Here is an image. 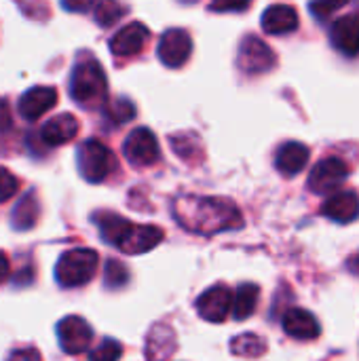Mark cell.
Wrapping results in <instances>:
<instances>
[{
    "label": "cell",
    "mask_w": 359,
    "mask_h": 361,
    "mask_svg": "<svg viewBox=\"0 0 359 361\" xmlns=\"http://www.w3.org/2000/svg\"><path fill=\"white\" fill-rule=\"evenodd\" d=\"M174 216L182 224V228L207 237L243 226V216L239 207L224 197L182 195L174 203Z\"/></svg>",
    "instance_id": "1"
},
{
    "label": "cell",
    "mask_w": 359,
    "mask_h": 361,
    "mask_svg": "<svg viewBox=\"0 0 359 361\" xmlns=\"http://www.w3.org/2000/svg\"><path fill=\"white\" fill-rule=\"evenodd\" d=\"M93 220L99 226L102 239L129 256L146 254V252L154 250L165 237V233L159 226L133 224V222H129L116 214H110V212H102V214L93 216Z\"/></svg>",
    "instance_id": "2"
},
{
    "label": "cell",
    "mask_w": 359,
    "mask_h": 361,
    "mask_svg": "<svg viewBox=\"0 0 359 361\" xmlns=\"http://www.w3.org/2000/svg\"><path fill=\"white\" fill-rule=\"evenodd\" d=\"M106 72L93 57H83L76 61L70 76V95L80 106H97L106 97Z\"/></svg>",
    "instance_id": "3"
},
{
    "label": "cell",
    "mask_w": 359,
    "mask_h": 361,
    "mask_svg": "<svg viewBox=\"0 0 359 361\" xmlns=\"http://www.w3.org/2000/svg\"><path fill=\"white\" fill-rule=\"evenodd\" d=\"M97 252L89 247H74L59 256L55 264V279L61 288H80L89 283L97 271Z\"/></svg>",
    "instance_id": "4"
},
{
    "label": "cell",
    "mask_w": 359,
    "mask_h": 361,
    "mask_svg": "<svg viewBox=\"0 0 359 361\" xmlns=\"http://www.w3.org/2000/svg\"><path fill=\"white\" fill-rule=\"evenodd\" d=\"M76 163H78L80 176L91 184L104 182L116 169L114 152L106 144H102L99 140L83 142L76 150Z\"/></svg>",
    "instance_id": "5"
},
{
    "label": "cell",
    "mask_w": 359,
    "mask_h": 361,
    "mask_svg": "<svg viewBox=\"0 0 359 361\" xmlns=\"http://www.w3.org/2000/svg\"><path fill=\"white\" fill-rule=\"evenodd\" d=\"M123 152H125V159L135 167H148L161 159L157 135L146 127H138L127 135Z\"/></svg>",
    "instance_id": "6"
},
{
    "label": "cell",
    "mask_w": 359,
    "mask_h": 361,
    "mask_svg": "<svg viewBox=\"0 0 359 361\" xmlns=\"http://www.w3.org/2000/svg\"><path fill=\"white\" fill-rule=\"evenodd\" d=\"M57 341L63 353L68 355H78L85 353L93 341V330L91 326L76 315H68L57 324Z\"/></svg>",
    "instance_id": "7"
},
{
    "label": "cell",
    "mask_w": 359,
    "mask_h": 361,
    "mask_svg": "<svg viewBox=\"0 0 359 361\" xmlns=\"http://www.w3.org/2000/svg\"><path fill=\"white\" fill-rule=\"evenodd\" d=\"M347 176H349V165L339 157H328L311 169L309 188L315 195L332 192L347 180Z\"/></svg>",
    "instance_id": "8"
},
{
    "label": "cell",
    "mask_w": 359,
    "mask_h": 361,
    "mask_svg": "<svg viewBox=\"0 0 359 361\" xmlns=\"http://www.w3.org/2000/svg\"><path fill=\"white\" fill-rule=\"evenodd\" d=\"M275 66V53L258 36H245L239 47V68L245 74H262Z\"/></svg>",
    "instance_id": "9"
},
{
    "label": "cell",
    "mask_w": 359,
    "mask_h": 361,
    "mask_svg": "<svg viewBox=\"0 0 359 361\" xmlns=\"http://www.w3.org/2000/svg\"><path fill=\"white\" fill-rule=\"evenodd\" d=\"M193 51V40L188 36L186 30L182 27H171L167 30L161 40H159V59L167 66V68H180L186 63V59L190 57Z\"/></svg>",
    "instance_id": "10"
},
{
    "label": "cell",
    "mask_w": 359,
    "mask_h": 361,
    "mask_svg": "<svg viewBox=\"0 0 359 361\" xmlns=\"http://www.w3.org/2000/svg\"><path fill=\"white\" fill-rule=\"evenodd\" d=\"M197 311L205 322L222 324L233 311V292L222 283L205 290L197 300Z\"/></svg>",
    "instance_id": "11"
},
{
    "label": "cell",
    "mask_w": 359,
    "mask_h": 361,
    "mask_svg": "<svg viewBox=\"0 0 359 361\" xmlns=\"http://www.w3.org/2000/svg\"><path fill=\"white\" fill-rule=\"evenodd\" d=\"M150 38V30L140 23V21H133V23H127L125 27H121L112 40H110V51L116 55V57H131V55H138L142 53V49L146 47Z\"/></svg>",
    "instance_id": "12"
},
{
    "label": "cell",
    "mask_w": 359,
    "mask_h": 361,
    "mask_svg": "<svg viewBox=\"0 0 359 361\" xmlns=\"http://www.w3.org/2000/svg\"><path fill=\"white\" fill-rule=\"evenodd\" d=\"M57 104L55 87H32L19 97V114L25 121H38L44 112H49Z\"/></svg>",
    "instance_id": "13"
},
{
    "label": "cell",
    "mask_w": 359,
    "mask_h": 361,
    "mask_svg": "<svg viewBox=\"0 0 359 361\" xmlns=\"http://www.w3.org/2000/svg\"><path fill=\"white\" fill-rule=\"evenodd\" d=\"M78 129H80L78 118L70 112H63L44 123V127L40 129V137L49 146H61L72 142L78 135Z\"/></svg>",
    "instance_id": "14"
},
{
    "label": "cell",
    "mask_w": 359,
    "mask_h": 361,
    "mask_svg": "<svg viewBox=\"0 0 359 361\" xmlns=\"http://www.w3.org/2000/svg\"><path fill=\"white\" fill-rule=\"evenodd\" d=\"M330 40L341 53L355 55L359 51V13L336 19L330 27Z\"/></svg>",
    "instance_id": "15"
},
{
    "label": "cell",
    "mask_w": 359,
    "mask_h": 361,
    "mask_svg": "<svg viewBox=\"0 0 359 361\" xmlns=\"http://www.w3.org/2000/svg\"><path fill=\"white\" fill-rule=\"evenodd\" d=\"M324 216L334 220V222H341V224H347L351 220H355L359 216V199L353 190H339L334 195H330L322 207Z\"/></svg>",
    "instance_id": "16"
},
{
    "label": "cell",
    "mask_w": 359,
    "mask_h": 361,
    "mask_svg": "<svg viewBox=\"0 0 359 361\" xmlns=\"http://www.w3.org/2000/svg\"><path fill=\"white\" fill-rule=\"evenodd\" d=\"M298 27V13L288 4H273L262 15V30L273 36L290 34Z\"/></svg>",
    "instance_id": "17"
},
{
    "label": "cell",
    "mask_w": 359,
    "mask_h": 361,
    "mask_svg": "<svg viewBox=\"0 0 359 361\" xmlns=\"http://www.w3.org/2000/svg\"><path fill=\"white\" fill-rule=\"evenodd\" d=\"M284 330L296 341H313L320 336V324L317 319L303 309H288L284 315Z\"/></svg>",
    "instance_id": "18"
},
{
    "label": "cell",
    "mask_w": 359,
    "mask_h": 361,
    "mask_svg": "<svg viewBox=\"0 0 359 361\" xmlns=\"http://www.w3.org/2000/svg\"><path fill=\"white\" fill-rule=\"evenodd\" d=\"M309 161V148L300 142H286L277 148L275 154V167L284 176H294L305 169Z\"/></svg>",
    "instance_id": "19"
},
{
    "label": "cell",
    "mask_w": 359,
    "mask_h": 361,
    "mask_svg": "<svg viewBox=\"0 0 359 361\" xmlns=\"http://www.w3.org/2000/svg\"><path fill=\"white\" fill-rule=\"evenodd\" d=\"M38 216H40L38 199H36L34 192H28L17 201V205L13 209V216H11V224H13L15 231H30V228L36 226Z\"/></svg>",
    "instance_id": "20"
},
{
    "label": "cell",
    "mask_w": 359,
    "mask_h": 361,
    "mask_svg": "<svg viewBox=\"0 0 359 361\" xmlns=\"http://www.w3.org/2000/svg\"><path fill=\"white\" fill-rule=\"evenodd\" d=\"M176 353V334L167 326H157L148 334V345H146V357H169Z\"/></svg>",
    "instance_id": "21"
},
{
    "label": "cell",
    "mask_w": 359,
    "mask_h": 361,
    "mask_svg": "<svg viewBox=\"0 0 359 361\" xmlns=\"http://www.w3.org/2000/svg\"><path fill=\"white\" fill-rule=\"evenodd\" d=\"M258 294H260V290L254 283H243L237 290V294L233 298V315H235V319L243 322V319L252 317V313L256 311V305H258Z\"/></svg>",
    "instance_id": "22"
},
{
    "label": "cell",
    "mask_w": 359,
    "mask_h": 361,
    "mask_svg": "<svg viewBox=\"0 0 359 361\" xmlns=\"http://www.w3.org/2000/svg\"><path fill=\"white\" fill-rule=\"evenodd\" d=\"M231 351L239 357H260L267 353V341L256 334H241L233 338Z\"/></svg>",
    "instance_id": "23"
},
{
    "label": "cell",
    "mask_w": 359,
    "mask_h": 361,
    "mask_svg": "<svg viewBox=\"0 0 359 361\" xmlns=\"http://www.w3.org/2000/svg\"><path fill=\"white\" fill-rule=\"evenodd\" d=\"M171 146L176 150L178 157H182V161H190V163H197L201 159V144H199V137L195 133H178L171 137Z\"/></svg>",
    "instance_id": "24"
},
{
    "label": "cell",
    "mask_w": 359,
    "mask_h": 361,
    "mask_svg": "<svg viewBox=\"0 0 359 361\" xmlns=\"http://www.w3.org/2000/svg\"><path fill=\"white\" fill-rule=\"evenodd\" d=\"M127 13V8L118 2V0H99L95 2V21L102 27H110L114 25L123 15Z\"/></svg>",
    "instance_id": "25"
},
{
    "label": "cell",
    "mask_w": 359,
    "mask_h": 361,
    "mask_svg": "<svg viewBox=\"0 0 359 361\" xmlns=\"http://www.w3.org/2000/svg\"><path fill=\"white\" fill-rule=\"evenodd\" d=\"M106 116H108L112 123L121 125V123H127V121H131V118L135 116V108H133V104H131L127 97H116V99H112V102L108 104Z\"/></svg>",
    "instance_id": "26"
},
{
    "label": "cell",
    "mask_w": 359,
    "mask_h": 361,
    "mask_svg": "<svg viewBox=\"0 0 359 361\" xmlns=\"http://www.w3.org/2000/svg\"><path fill=\"white\" fill-rule=\"evenodd\" d=\"M127 279H129L127 269L121 262H116V260H108V264H106V288L116 290V288L125 286Z\"/></svg>",
    "instance_id": "27"
},
{
    "label": "cell",
    "mask_w": 359,
    "mask_h": 361,
    "mask_svg": "<svg viewBox=\"0 0 359 361\" xmlns=\"http://www.w3.org/2000/svg\"><path fill=\"white\" fill-rule=\"evenodd\" d=\"M121 355H123V347L112 338H106L95 351L89 353V357L93 361H114L118 360Z\"/></svg>",
    "instance_id": "28"
},
{
    "label": "cell",
    "mask_w": 359,
    "mask_h": 361,
    "mask_svg": "<svg viewBox=\"0 0 359 361\" xmlns=\"http://www.w3.org/2000/svg\"><path fill=\"white\" fill-rule=\"evenodd\" d=\"M17 190H19V180L6 167L0 165V203L8 201Z\"/></svg>",
    "instance_id": "29"
},
{
    "label": "cell",
    "mask_w": 359,
    "mask_h": 361,
    "mask_svg": "<svg viewBox=\"0 0 359 361\" xmlns=\"http://www.w3.org/2000/svg\"><path fill=\"white\" fill-rule=\"evenodd\" d=\"M349 0H313L311 2V11H313V15H317V17H326V15H330L334 8H339V6H345Z\"/></svg>",
    "instance_id": "30"
},
{
    "label": "cell",
    "mask_w": 359,
    "mask_h": 361,
    "mask_svg": "<svg viewBox=\"0 0 359 361\" xmlns=\"http://www.w3.org/2000/svg\"><path fill=\"white\" fill-rule=\"evenodd\" d=\"M252 0H212V11H245Z\"/></svg>",
    "instance_id": "31"
},
{
    "label": "cell",
    "mask_w": 359,
    "mask_h": 361,
    "mask_svg": "<svg viewBox=\"0 0 359 361\" xmlns=\"http://www.w3.org/2000/svg\"><path fill=\"white\" fill-rule=\"evenodd\" d=\"M13 127V114H11V106L4 97H0V133L8 131Z\"/></svg>",
    "instance_id": "32"
},
{
    "label": "cell",
    "mask_w": 359,
    "mask_h": 361,
    "mask_svg": "<svg viewBox=\"0 0 359 361\" xmlns=\"http://www.w3.org/2000/svg\"><path fill=\"white\" fill-rule=\"evenodd\" d=\"M61 6L72 13H85L91 6H95V0H61Z\"/></svg>",
    "instance_id": "33"
},
{
    "label": "cell",
    "mask_w": 359,
    "mask_h": 361,
    "mask_svg": "<svg viewBox=\"0 0 359 361\" xmlns=\"http://www.w3.org/2000/svg\"><path fill=\"white\" fill-rule=\"evenodd\" d=\"M8 271H11V267H8V258H6V254H4V252H0V283H4V281H6Z\"/></svg>",
    "instance_id": "34"
},
{
    "label": "cell",
    "mask_w": 359,
    "mask_h": 361,
    "mask_svg": "<svg viewBox=\"0 0 359 361\" xmlns=\"http://www.w3.org/2000/svg\"><path fill=\"white\" fill-rule=\"evenodd\" d=\"M349 269H351L353 273H359V254H355V256L349 260Z\"/></svg>",
    "instance_id": "35"
},
{
    "label": "cell",
    "mask_w": 359,
    "mask_h": 361,
    "mask_svg": "<svg viewBox=\"0 0 359 361\" xmlns=\"http://www.w3.org/2000/svg\"><path fill=\"white\" fill-rule=\"evenodd\" d=\"M182 2H195V0H182Z\"/></svg>",
    "instance_id": "36"
}]
</instances>
